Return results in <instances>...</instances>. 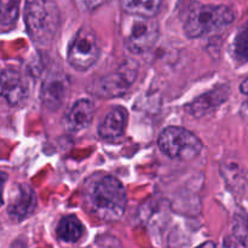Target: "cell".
Segmentation results:
<instances>
[{
  "label": "cell",
  "mask_w": 248,
  "mask_h": 248,
  "mask_svg": "<svg viewBox=\"0 0 248 248\" xmlns=\"http://www.w3.org/2000/svg\"><path fill=\"white\" fill-rule=\"evenodd\" d=\"M234 19L232 10L225 5L196 4L186 15L184 31L189 38L212 35L227 29Z\"/></svg>",
  "instance_id": "3957f363"
},
{
  "label": "cell",
  "mask_w": 248,
  "mask_h": 248,
  "mask_svg": "<svg viewBox=\"0 0 248 248\" xmlns=\"http://www.w3.org/2000/svg\"><path fill=\"white\" fill-rule=\"evenodd\" d=\"M232 48L235 57L244 62H248V21L237 31Z\"/></svg>",
  "instance_id": "2e32d148"
},
{
  "label": "cell",
  "mask_w": 248,
  "mask_h": 248,
  "mask_svg": "<svg viewBox=\"0 0 248 248\" xmlns=\"http://www.w3.org/2000/svg\"><path fill=\"white\" fill-rule=\"evenodd\" d=\"M36 195L27 184L15 186L14 194L7 206V213L15 220H23L34 212L36 207Z\"/></svg>",
  "instance_id": "30bf717a"
},
{
  "label": "cell",
  "mask_w": 248,
  "mask_h": 248,
  "mask_svg": "<svg viewBox=\"0 0 248 248\" xmlns=\"http://www.w3.org/2000/svg\"><path fill=\"white\" fill-rule=\"evenodd\" d=\"M240 114H241V116L245 120L248 121V101L245 102L241 106V108H240Z\"/></svg>",
  "instance_id": "ffe728a7"
},
{
  "label": "cell",
  "mask_w": 248,
  "mask_h": 248,
  "mask_svg": "<svg viewBox=\"0 0 248 248\" xmlns=\"http://www.w3.org/2000/svg\"><path fill=\"white\" fill-rule=\"evenodd\" d=\"M160 150L170 159L190 161L202 152L201 140L189 130L179 126H169L159 136Z\"/></svg>",
  "instance_id": "277c9868"
},
{
  "label": "cell",
  "mask_w": 248,
  "mask_h": 248,
  "mask_svg": "<svg viewBox=\"0 0 248 248\" xmlns=\"http://www.w3.org/2000/svg\"><path fill=\"white\" fill-rule=\"evenodd\" d=\"M240 91L244 94H247L248 96V78L245 81H242V84L240 85Z\"/></svg>",
  "instance_id": "44dd1931"
},
{
  "label": "cell",
  "mask_w": 248,
  "mask_h": 248,
  "mask_svg": "<svg viewBox=\"0 0 248 248\" xmlns=\"http://www.w3.org/2000/svg\"><path fill=\"white\" fill-rule=\"evenodd\" d=\"M19 0H1V26L11 27L18 17Z\"/></svg>",
  "instance_id": "e0dca14e"
},
{
  "label": "cell",
  "mask_w": 248,
  "mask_h": 248,
  "mask_svg": "<svg viewBox=\"0 0 248 248\" xmlns=\"http://www.w3.org/2000/svg\"><path fill=\"white\" fill-rule=\"evenodd\" d=\"M57 235L64 242H78L84 235V225L75 216H68L58 223Z\"/></svg>",
  "instance_id": "5bb4252c"
},
{
  "label": "cell",
  "mask_w": 248,
  "mask_h": 248,
  "mask_svg": "<svg viewBox=\"0 0 248 248\" xmlns=\"http://www.w3.org/2000/svg\"><path fill=\"white\" fill-rule=\"evenodd\" d=\"M2 98L12 107L23 104L29 96V86L26 79L15 69H4L1 73Z\"/></svg>",
  "instance_id": "9c48e42d"
},
{
  "label": "cell",
  "mask_w": 248,
  "mask_h": 248,
  "mask_svg": "<svg viewBox=\"0 0 248 248\" xmlns=\"http://www.w3.org/2000/svg\"><path fill=\"white\" fill-rule=\"evenodd\" d=\"M123 28L125 46L136 55H143L154 47L160 35L159 23L154 17L131 15Z\"/></svg>",
  "instance_id": "5b68a950"
},
{
  "label": "cell",
  "mask_w": 248,
  "mask_h": 248,
  "mask_svg": "<svg viewBox=\"0 0 248 248\" xmlns=\"http://www.w3.org/2000/svg\"><path fill=\"white\" fill-rule=\"evenodd\" d=\"M126 121H127V110L124 107H114L99 125V137L106 140H118L124 135Z\"/></svg>",
  "instance_id": "4fadbf2b"
},
{
  "label": "cell",
  "mask_w": 248,
  "mask_h": 248,
  "mask_svg": "<svg viewBox=\"0 0 248 248\" xmlns=\"http://www.w3.org/2000/svg\"><path fill=\"white\" fill-rule=\"evenodd\" d=\"M138 74L137 63L127 61L115 72L99 78L90 87L92 93L101 98L120 97L130 90Z\"/></svg>",
  "instance_id": "8992f818"
},
{
  "label": "cell",
  "mask_w": 248,
  "mask_h": 248,
  "mask_svg": "<svg viewBox=\"0 0 248 248\" xmlns=\"http://www.w3.org/2000/svg\"><path fill=\"white\" fill-rule=\"evenodd\" d=\"M228 96H229L228 86L220 85L212 91L206 92V93L201 94L198 98L194 99L191 103H189L186 107V110L195 118H201V116L215 110L223 102L227 101Z\"/></svg>",
  "instance_id": "7c38bea8"
},
{
  "label": "cell",
  "mask_w": 248,
  "mask_h": 248,
  "mask_svg": "<svg viewBox=\"0 0 248 248\" xmlns=\"http://www.w3.org/2000/svg\"><path fill=\"white\" fill-rule=\"evenodd\" d=\"M23 15L33 43L38 46L50 45L61 23L57 4L53 0H26Z\"/></svg>",
  "instance_id": "7a4b0ae2"
},
{
  "label": "cell",
  "mask_w": 248,
  "mask_h": 248,
  "mask_svg": "<svg viewBox=\"0 0 248 248\" xmlns=\"http://www.w3.org/2000/svg\"><path fill=\"white\" fill-rule=\"evenodd\" d=\"M79 9L82 11H92V10L97 9V7L102 6V5L107 4V2L111 1V0H75Z\"/></svg>",
  "instance_id": "d6986e66"
},
{
  "label": "cell",
  "mask_w": 248,
  "mask_h": 248,
  "mask_svg": "<svg viewBox=\"0 0 248 248\" xmlns=\"http://www.w3.org/2000/svg\"><path fill=\"white\" fill-rule=\"evenodd\" d=\"M232 236L237 244L248 247V217L246 216H235L232 222Z\"/></svg>",
  "instance_id": "ac0fdd59"
},
{
  "label": "cell",
  "mask_w": 248,
  "mask_h": 248,
  "mask_svg": "<svg viewBox=\"0 0 248 248\" xmlns=\"http://www.w3.org/2000/svg\"><path fill=\"white\" fill-rule=\"evenodd\" d=\"M98 57L99 45L96 34L90 27H82L68 50V62L74 69L85 72L97 62Z\"/></svg>",
  "instance_id": "52a82bcc"
},
{
  "label": "cell",
  "mask_w": 248,
  "mask_h": 248,
  "mask_svg": "<svg viewBox=\"0 0 248 248\" xmlns=\"http://www.w3.org/2000/svg\"><path fill=\"white\" fill-rule=\"evenodd\" d=\"M82 201L85 210L93 218L102 222H116L125 213L127 196L118 178L96 173L85 182Z\"/></svg>",
  "instance_id": "6da1fadb"
},
{
  "label": "cell",
  "mask_w": 248,
  "mask_h": 248,
  "mask_svg": "<svg viewBox=\"0 0 248 248\" xmlns=\"http://www.w3.org/2000/svg\"><path fill=\"white\" fill-rule=\"evenodd\" d=\"M94 116L93 102L81 98L75 102L63 118V125L69 132L78 133L86 130L91 125Z\"/></svg>",
  "instance_id": "8fae6325"
},
{
  "label": "cell",
  "mask_w": 248,
  "mask_h": 248,
  "mask_svg": "<svg viewBox=\"0 0 248 248\" xmlns=\"http://www.w3.org/2000/svg\"><path fill=\"white\" fill-rule=\"evenodd\" d=\"M124 11L136 16L154 17L161 7V0H120Z\"/></svg>",
  "instance_id": "9a60e30c"
},
{
  "label": "cell",
  "mask_w": 248,
  "mask_h": 248,
  "mask_svg": "<svg viewBox=\"0 0 248 248\" xmlns=\"http://www.w3.org/2000/svg\"><path fill=\"white\" fill-rule=\"evenodd\" d=\"M69 96V80L63 73H51L41 86V102L48 110L56 111Z\"/></svg>",
  "instance_id": "ba28073f"
}]
</instances>
